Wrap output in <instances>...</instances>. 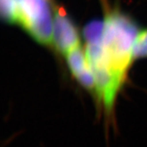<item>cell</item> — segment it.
<instances>
[{"mask_svg": "<svg viewBox=\"0 0 147 147\" xmlns=\"http://www.w3.org/2000/svg\"><path fill=\"white\" fill-rule=\"evenodd\" d=\"M104 28L103 20H93L88 22L83 30V37L86 44L100 42Z\"/></svg>", "mask_w": 147, "mask_h": 147, "instance_id": "5b68a950", "label": "cell"}, {"mask_svg": "<svg viewBox=\"0 0 147 147\" xmlns=\"http://www.w3.org/2000/svg\"><path fill=\"white\" fill-rule=\"evenodd\" d=\"M54 4L51 0H17L19 26L37 43L53 45Z\"/></svg>", "mask_w": 147, "mask_h": 147, "instance_id": "7a4b0ae2", "label": "cell"}, {"mask_svg": "<svg viewBox=\"0 0 147 147\" xmlns=\"http://www.w3.org/2000/svg\"><path fill=\"white\" fill-rule=\"evenodd\" d=\"M100 42L86 44L85 53L95 78L123 85L133 60V47L140 27L120 10L107 11Z\"/></svg>", "mask_w": 147, "mask_h": 147, "instance_id": "6da1fadb", "label": "cell"}, {"mask_svg": "<svg viewBox=\"0 0 147 147\" xmlns=\"http://www.w3.org/2000/svg\"><path fill=\"white\" fill-rule=\"evenodd\" d=\"M71 74L85 89L95 93V79L85 50L79 45L65 56Z\"/></svg>", "mask_w": 147, "mask_h": 147, "instance_id": "277c9868", "label": "cell"}, {"mask_svg": "<svg viewBox=\"0 0 147 147\" xmlns=\"http://www.w3.org/2000/svg\"><path fill=\"white\" fill-rule=\"evenodd\" d=\"M17 0H0V22L16 25Z\"/></svg>", "mask_w": 147, "mask_h": 147, "instance_id": "8992f818", "label": "cell"}, {"mask_svg": "<svg viewBox=\"0 0 147 147\" xmlns=\"http://www.w3.org/2000/svg\"><path fill=\"white\" fill-rule=\"evenodd\" d=\"M53 45L57 53L64 56L81 45L79 29L61 6L54 5Z\"/></svg>", "mask_w": 147, "mask_h": 147, "instance_id": "3957f363", "label": "cell"}]
</instances>
